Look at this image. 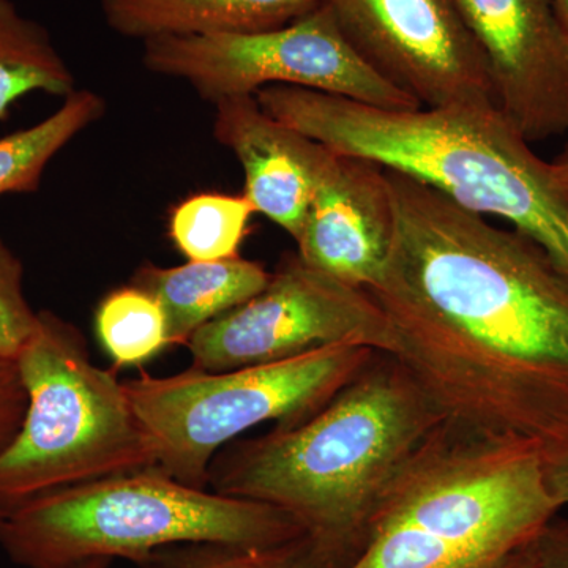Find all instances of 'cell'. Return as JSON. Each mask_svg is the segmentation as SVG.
<instances>
[{
  "label": "cell",
  "instance_id": "ac0fdd59",
  "mask_svg": "<svg viewBox=\"0 0 568 568\" xmlns=\"http://www.w3.org/2000/svg\"><path fill=\"white\" fill-rule=\"evenodd\" d=\"M254 211L244 194L200 193L175 205L170 237L189 261L239 256Z\"/></svg>",
  "mask_w": 568,
  "mask_h": 568
},
{
  "label": "cell",
  "instance_id": "2e32d148",
  "mask_svg": "<svg viewBox=\"0 0 568 568\" xmlns=\"http://www.w3.org/2000/svg\"><path fill=\"white\" fill-rule=\"evenodd\" d=\"M74 91L77 78L48 29L0 0V118L28 93L65 99Z\"/></svg>",
  "mask_w": 568,
  "mask_h": 568
},
{
  "label": "cell",
  "instance_id": "603a6c76",
  "mask_svg": "<svg viewBox=\"0 0 568 568\" xmlns=\"http://www.w3.org/2000/svg\"><path fill=\"white\" fill-rule=\"evenodd\" d=\"M28 409V394L18 362H0V452L10 446L21 429Z\"/></svg>",
  "mask_w": 568,
  "mask_h": 568
},
{
  "label": "cell",
  "instance_id": "5b68a950",
  "mask_svg": "<svg viewBox=\"0 0 568 568\" xmlns=\"http://www.w3.org/2000/svg\"><path fill=\"white\" fill-rule=\"evenodd\" d=\"M18 368L28 409L20 432L0 452V510L155 466L119 369L93 364L78 325L41 310Z\"/></svg>",
  "mask_w": 568,
  "mask_h": 568
},
{
  "label": "cell",
  "instance_id": "4316f807",
  "mask_svg": "<svg viewBox=\"0 0 568 568\" xmlns=\"http://www.w3.org/2000/svg\"><path fill=\"white\" fill-rule=\"evenodd\" d=\"M497 568H537V558L536 552H534L532 544L528 545L526 548L519 549L507 562H504L503 566Z\"/></svg>",
  "mask_w": 568,
  "mask_h": 568
},
{
  "label": "cell",
  "instance_id": "7402d4cb",
  "mask_svg": "<svg viewBox=\"0 0 568 568\" xmlns=\"http://www.w3.org/2000/svg\"><path fill=\"white\" fill-rule=\"evenodd\" d=\"M39 324L24 293V265L0 237V362H18Z\"/></svg>",
  "mask_w": 568,
  "mask_h": 568
},
{
  "label": "cell",
  "instance_id": "d4e9b609",
  "mask_svg": "<svg viewBox=\"0 0 568 568\" xmlns=\"http://www.w3.org/2000/svg\"><path fill=\"white\" fill-rule=\"evenodd\" d=\"M549 491L560 507L568 506V450L545 463Z\"/></svg>",
  "mask_w": 568,
  "mask_h": 568
},
{
  "label": "cell",
  "instance_id": "44dd1931",
  "mask_svg": "<svg viewBox=\"0 0 568 568\" xmlns=\"http://www.w3.org/2000/svg\"><path fill=\"white\" fill-rule=\"evenodd\" d=\"M134 568H321L306 537L276 547L248 548L193 541L156 549Z\"/></svg>",
  "mask_w": 568,
  "mask_h": 568
},
{
  "label": "cell",
  "instance_id": "d6986e66",
  "mask_svg": "<svg viewBox=\"0 0 568 568\" xmlns=\"http://www.w3.org/2000/svg\"><path fill=\"white\" fill-rule=\"evenodd\" d=\"M95 328L115 369L141 366L170 346L162 306L130 283L104 295Z\"/></svg>",
  "mask_w": 568,
  "mask_h": 568
},
{
  "label": "cell",
  "instance_id": "3957f363",
  "mask_svg": "<svg viewBox=\"0 0 568 568\" xmlns=\"http://www.w3.org/2000/svg\"><path fill=\"white\" fill-rule=\"evenodd\" d=\"M256 99L276 121L339 155L409 175L466 211L504 220L568 276V201L555 168L495 103L384 110L291 85H268Z\"/></svg>",
  "mask_w": 568,
  "mask_h": 568
},
{
  "label": "cell",
  "instance_id": "5bb4252c",
  "mask_svg": "<svg viewBox=\"0 0 568 568\" xmlns=\"http://www.w3.org/2000/svg\"><path fill=\"white\" fill-rule=\"evenodd\" d=\"M321 0H102L104 21L126 39L211 37L283 28Z\"/></svg>",
  "mask_w": 568,
  "mask_h": 568
},
{
  "label": "cell",
  "instance_id": "52a82bcc",
  "mask_svg": "<svg viewBox=\"0 0 568 568\" xmlns=\"http://www.w3.org/2000/svg\"><path fill=\"white\" fill-rule=\"evenodd\" d=\"M560 508L536 444L477 435L443 420L392 478L372 532L410 526L507 560L532 544Z\"/></svg>",
  "mask_w": 568,
  "mask_h": 568
},
{
  "label": "cell",
  "instance_id": "9c48e42d",
  "mask_svg": "<svg viewBox=\"0 0 568 568\" xmlns=\"http://www.w3.org/2000/svg\"><path fill=\"white\" fill-rule=\"evenodd\" d=\"M349 345L392 355L395 335L376 298L284 254L261 293L194 332L192 366L209 373L274 364Z\"/></svg>",
  "mask_w": 568,
  "mask_h": 568
},
{
  "label": "cell",
  "instance_id": "ffe728a7",
  "mask_svg": "<svg viewBox=\"0 0 568 568\" xmlns=\"http://www.w3.org/2000/svg\"><path fill=\"white\" fill-rule=\"evenodd\" d=\"M507 560L457 547L410 526L394 525L373 530L364 551L347 568H497Z\"/></svg>",
  "mask_w": 568,
  "mask_h": 568
},
{
  "label": "cell",
  "instance_id": "7a4b0ae2",
  "mask_svg": "<svg viewBox=\"0 0 568 568\" xmlns=\"http://www.w3.org/2000/svg\"><path fill=\"white\" fill-rule=\"evenodd\" d=\"M440 422L405 366L377 353L302 424L223 447L209 487L280 508L304 530L321 568H347L368 544L392 478Z\"/></svg>",
  "mask_w": 568,
  "mask_h": 568
},
{
  "label": "cell",
  "instance_id": "f1b7e54d",
  "mask_svg": "<svg viewBox=\"0 0 568 568\" xmlns=\"http://www.w3.org/2000/svg\"><path fill=\"white\" fill-rule=\"evenodd\" d=\"M552 3H555L556 14H558L560 26L568 39V0H552Z\"/></svg>",
  "mask_w": 568,
  "mask_h": 568
},
{
  "label": "cell",
  "instance_id": "30bf717a",
  "mask_svg": "<svg viewBox=\"0 0 568 568\" xmlns=\"http://www.w3.org/2000/svg\"><path fill=\"white\" fill-rule=\"evenodd\" d=\"M366 65L422 108L495 103L455 0H321Z\"/></svg>",
  "mask_w": 568,
  "mask_h": 568
},
{
  "label": "cell",
  "instance_id": "7c38bea8",
  "mask_svg": "<svg viewBox=\"0 0 568 568\" xmlns=\"http://www.w3.org/2000/svg\"><path fill=\"white\" fill-rule=\"evenodd\" d=\"M394 226L384 168L331 151L295 241L297 254L325 275L368 291L386 264Z\"/></svg>",
  "mask_w": 568,
  "mask_h": 568
},
{
  "label": "cell",
  "instance_id": "cb8c5ba5",
  "mask_svg": "<svg viewBox=\"0 0 568 568\" xmlns=\"http://www.w3.org/2000/svg\"><path fill=\"white\" fill-rule=\"evenodd\" d=\"M537 568H568V518L556 515L532 541Z\"/></svg>",
  "mask_w": 568,
  "mask_h": 568
},
{
  "label": "cell",
  "instance_id": "4fadbf2b",
  "mask_svg": "<svg viewBox=\"0 0 568 568\" xmlns=\"http://www.w3.org/2000/svg\"><path fill=\"white\" fill-rule=\"evenodd\" d=\"M215 106L213 134L244 168V196L294 241L304 227L317 178L331 149L295 132L263 110L256 95Z\"/></svg>",
  "mask_w": 568,
  "mask_h": 568
},
{
  "label": "cell",
  "instance_id": "ba28073f",
  "mask_svg": "<svg viewBox=\"0 0 568 568\" xmlns=\"http://www.w3.org/2000/svg\"><path fill=\"white\" fill-rule=\"evenodd\" d=\"M142 44L145 69L189 82L212 104L256 95L268 85H291L384 110L422 108L366 65L324 3L271 31L159 37Z\"/></svg>",
  "mask_w": 568,
  "mask_h": 568
},
{
  "label": "cell",
  "instance_id": "8fae6325",
  "mask_svg": "<svg viewBox=\"0 0 568 568\" xmlns=\"http://www.w3.org/2000/svg\"><path fill=\"white\" fill-rule=\"evenodd\" d=\"M493 102L532 144L568 133V39L552 0H455Z\"/></svg>",
  "mask_w": 568,
  "mask_h": 568
},
{
  "label": "cell",
  "instance_id": "e0dca14e",
  "mask_svg": "<svg viewBox=\"0 0 568 568\" xmlns=\"http://www.w3.org/2000/svg\"><path fill=\"white\" fill-rule=\"evenodd\" d=\"M106 112L100 93L77 89L50 118L0 140V196L33 193L51 160Z\"/></svg>",
  "mask_w": 568,
  "mask_h": 568
},
{
  "label": "cell",
  "instance_id": "277c9868",
  "mask_svg": "<svg viewBox=\"0 0 568 568\" xmlns=\"http://www.w3.org/2000/svg\"><path fill=\"white\" fill-rule=\"evenodd\" d=\"M305 537L280 508L190 487L159 467L55 489L7 511L0 547L26 568L126 559L193 541L248 548Z\"/></svg>",
  "mask_w": 568,
  "mask_h": 568
},
{
  "label": "cell",
  "instance_id": "484cf974",
  "mask_svg": "<svg viewBox=\"0 0 568 568\" xmlns=\"http://www.w3.org/2000/svg\"><path fill=\"white\" fill-rule=\"evenodd\" d=\"M567 140L564 142L562 149L556 159L552 160L551 164L555 168L556 179H558L560 190H562L564 196L568 201V133L566 134Z\"/></svg>",
  "mask_w": 568,
  "mask_h": 568
},
{
  "label": "cell",
  "instance_id": "6da1fadb",
  "mask_svg": "<svg viewBox=\"0 0 568 568\" xmlns=\"http://www.w3.org/2000/svg\"><path fill=\"white\" fill-rule=\"evenodd\" d=\"M395 226L368 293L444 422L568 450V276L528 235L386 170Z\"/></svg>",
  "mask_w": 568,
  "mask_h": 568
},
{
  "label": "cell",
  "instance_id": "83f0119b",
  "mask_svg": "<svg viewBox=\"0 0 568 568\" xmlns=\"http://www.w3.org/2000/svg\"><path fill=\"white\" fill-rule=\"evenodd\" d=\"M111 560L103 558H89L81 560H73V562L61 564V566H52L44 568H108L110 567Z\"/></svg>",
  "mask_w": 568,
  "mask_h": 568
},
{
  "label": "cell",
  "instance_id": "8992f818",
  "mask_svg": "<svg viewBox=\"0 0 568 568\" xmlns=\"http://www.w3.org/2000/svg\"><path fill=\"white\" fill-rule=\"evenodd\" d=\"M376 351L336 345L230 372L190 366L174 376L123 381L151 440L155 466L193 488L209 487L213 457L254 426H294L327 405Z\"/></svg>",
  "mask_w": 568,
  "mask_h": 568
},
{
  "label": "cell",
  "instance_id": "9a60e30c",
  "mask_svg": "<svg viewBox=\"0 0 568 568\" xmlns=\"http://www.w3.org/2000/svg\"><path fill=\"white\" fill-rule=\"evenodd\" d=\"M271 272L235 256L220 261H189L178 267L142 264L130 284L151 294L166 316L170 346H185L194 332L245 304L264 290Z\"/></svg>",
  "mask_w": 568,
  "mask_h": 568
}]
</instances>
